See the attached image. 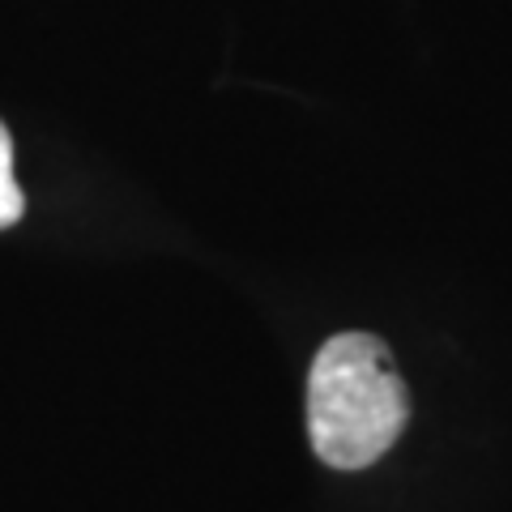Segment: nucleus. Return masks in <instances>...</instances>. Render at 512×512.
Listing matches in <instances>:
<instances>
[{
  "label": "nucleus",
  "mask_w": 512,
  "mask_h": 512,
  "mask_svg": "<svg viewBox=\"0 0 512 512\" xmlns=\"http://www.w3.org/2000/svg\"><path fill=\"white\" fill-rule=\"evenodd\" d=\"M406 419V380L380 338L338 333L320 346L308 376V436L325 466H376L406 431Z\"/></svg>",
  "instance_id": "nucleus-1"
},
{
  "label": "nucleus",
  "mask_w": 512,
  "mask_h": 512,
  "mask_svg": "<svg viewBox=\"0 0 512 512\" xmlns=\"http://www.w3.org/2000/svg\"><path fill=\"white\" fill-rule=\"evenodd\" d=\"M22 214H26V197L18 180H13V137L0 124V227H13Z\"/></svg>",
  "instance_id": "nucleus-2"
}]
</instances>
